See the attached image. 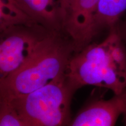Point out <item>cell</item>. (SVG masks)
<instances>
[{
	"label": "cell",
	"mask_w": 126,
	"mask_h": 126,
	"mask_svg": "<svg viewBox=\"0 0 126 126\" xmlns=\"http://www.w3.org/2000/svg\"><path fill=\"white\" fill-rule=\"evenodd\" d=\"M53 32L37 23L15 25L1 31L0 80L27 63Z\"/></svg>",
	"instance_id": "4"
},
{
	"label": "cell",
	"mask_w": 126,
	"mask_h": 126,
	"mask_svg": "<svg viewBox=\"0 0 126 126\" xmlns=\"http://www.w3.org/2000/svg\"><path fill=\"white\" fill-rule=\"evenodd\" d=\"M31 18L47 29L63 32L60 0H14Z\"/></svg>",
	"instance_id": "7"
},
{
	"label": "cell",
	"mask_w": 126,
	"mask_h": 126,
	"mask_svg": "<svg viewBox=\"0 0 126 126\" xmlns=\"http://www.w3.org/2000/svg\"><path fill=\"white\" fill-rule=\"evenodd\" d=\"M0 126H25L17 110L8 99H0Z\"/></svg>",
	"instance_id": "10"
},
{
	"label": "cell",
	"mask_w": 126,
	"mask_h": 126,
	"mask_svg": "<svg viewBox=\"0 0 126 126\" xmlns=\"http://www.w3.org/2000/svg\"><path fill=\"white\" fill-rule=\"evenodd\" d=\"M126 108V89L122 94H114L108 100L92 101L80 110L71 126H112Z\"/></svg>",
	"instance_id": "6"
},
{
	"label": "cell",
	"mask_w": 126,
	"mask_h": 126,
	"mask_svg": "<svg viewBox=\"0 0 126 126\" xmlns=\"http://www.w3.org/2000/svg\"><path fill=\"white\" fill-rule=\"evenodd\" d=\"M122 115H123V120H124V124H125V125L126 126V108L125 111H124L123 114Z\"/></svg>",
	"instance_id": "12"
},
{
	"label": "cell",
	"mask_w": 126,
	"mask_h": 126,
	"mask_svg": "<svg viewBox=\"0 0 126 126\" xmlns=\"http://www.w3.org/2000/svg\"><path fill=\"white\" fill-rule=\"evenodd\" d=\"M65 75L75 91L91 85L122 94L126 89V45L115 28L102 42L90 43L76 52Z\"/></svg>",
	"instance_id": "1"
},
{
	"label": "cell",
	"mask_w": 126,
	"mask_h": 126,
	"mask_svg": "<svg viewBox=\"0 0 126 126\" xmlns=\"http://www.w3.org/2000/svg\"><path fill=\"white\" fill-rule=\"evenodd\" d=\"M76 52L70 37L62 32H53L27 63L0 80V98L21 96L64 76Z\"/></svg>",
	"instance_id": "2"
},
{
	"label": "cell",
	"mask_w": 126,
	"mask_h": 126,
	"mask_svg": "<svg viewBox=\"0 0 126 126\" xmlns=\"http://www.w3.org/2000/svg\"><path fill=\"white\" fill-rule=\"evenodd\" d=\"M63 32L74 42L77 51L86 46V39L99 0H60Z\"/></svg>",
	"instance_id": "5"
},
{
	"label": "cell",
	"mask_w": 126,
	"mask_h": 126,
	"mask_svg": "<svg viewBox=\"0 0 126 126\" xmlns=\"http://www.w3.org/2000/svg\"><path fill=\"white\" fill-rule=\"evenodd\" d=\"M126 11V0H99L87 36V45L104 31L117 24Z\"/></svg>",
	"instance_id": "8"
},
{
	"label": "cell",
	"mask_w": 126,
	"mask_h": 126,
	"mask_svg": "<svg viewBox=\"0 0 126 126\" xmlns=\"http://www.w3.org/2000/svg\"><path fill=\"white\" fill-rule=\"evenodd\" d=\"M36 23L14 0H0V31L18 25Z\"/></svg>",
	"instance_id": "9"
},
{
	"label": "cell",
	"mask_w": 126,
	"mask_h": 126,
	"mask_svg": "<svg viewBox=\"0 0 126 126\" xmlns=\"http://www.w3.org/2000/svg\"><path fill=\"white\" fill-rule=\"evenodd\" d=\"M114 28L123 42L126 45V19L120 20Z\"/></svg>",
	"instance_id": "11"
},
{
	"label": "cell",
	"mask_w": 126,
	"mask_h": 126,
	"mask_svg": "<svg viewBox=\"0 0 126 126\" xmlns=\"http://www.w3.org/2000/svg\"><path fill=\"white\" fill-rule=\"evenodd\" d=\"M75 92L65 75L25 95L0 99L12 102L25 126H69L72 120L71 103Z\"/></svg>",
	"instance_id": "3"
}]
</instances>
